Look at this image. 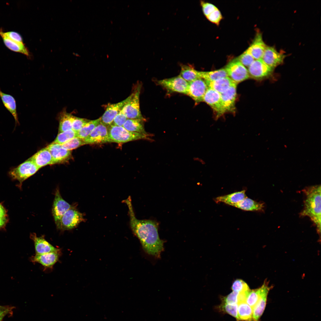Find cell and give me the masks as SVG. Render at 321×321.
Masks as SVG:
<instances>
[{
	"mask_svg": "<svg viewBox=\"0 0 321 321\" xmlns=\"http://www.w3.org/2000/svg\"><path fill=\"white\" fill-rule=\"evenodd\" d=\"M201 4L202 7L203 12L205 15L207 17L217 8L213 4L202 1Z\"/></svg>",
	"mask_w": 321,
	"mask_h": 321,
	"instance_id": "cell-45",
	"label": "cell"
},
{
	"mask_svg": "<svg viewBox=\"0 0 321 321\" xmlns=\"http://www.w3.org/2000/svg\"><path fill=\"white\" fill-rule=\"evenodd\" d=\"M237 85L236 83L233 84L226 91L220 94L221 101L226 112H235Z\"/></svg>",
	"mask_w": 321,
	"mask_h": 321,
	"instance_id": "cell-17",
	"label": "cell"
},
{
	"mask_svg": "<svg viewBox=\"0 0 321 321\" xmlns=\"http://www.w3.org/2000/svg\"><path fill=\"white\" fill-rule=\"evenodd\" d=\"M0 36H4L14 41L23 43L21 36L17 32L9 31L4 32L2 29H0Z\"/></svg>",
	"mask_w": 321,
	"mask_h": 321,
	"instance_id": "cell-40",
	"label": "cell"
},
{
	"mask_svg": "<svg viewBox=\"0 0 321 321\" xmlns=\"http://www.w3.org/2000/svg\"><path fill=\"white\" fill-rule=\"evenodd\" d=\"M240 209L250 211H260L263 210L264 203L257 202L247 197L232 205Z\"/></svg>",
	"mask_w": 321,
	"mask_h": 321,
	"instance_id": "cell-26",
	"label": "cell"
},
{
	"mask_svg": "<svg viewBox=\"0 0 321 321\" xmlns=\"http://www.w3.org/2000/svg\"><path fill=\"white\" fill-rule=\"evenodd\" d=\"M84 220L83 214L72 206L62 218L60 229L66 230L74 228Z\"/></svg>",
	"mask_w": 321,
	"mask_h": 321,
	"instance_id": "cell-9",
	"label": "cell"
},
{
	"mask_svg": "<svg viewBox=\"0 0 321 321\" xmlns=\"http://www.w3.org/2000/svg\"><path fill=\"white\" fill-rule=\"evenodd\" d=\"M271 288L269 286L267 282L265 281L259 288L250 290L247 295L246 302L253 308L263 294L266 291L270 290Z\"/></svg>",
	"mask_w": 321,
	"mask_h": 321,
	"instance_id": "cell-25",
	"label": "cell"
},
{
	"mask_svg": "<svg viewBox=\"0 0 321 321\" xmlns=\"http://www.w3.org/2000/svg\"><path fill=\"white\" fill-rule=\"evenodd\" d=\"M83 140L85 144L110 142L108 127L100 122Z\"/></svg>",
	"mask_w": 321,
	"mask_h": 321,
	"instance_id": "cell-13",
	"label": "cell"
},
{
	"mask_svg": "<svg viewBox=\"0 0 321 321\" xmlns=\"http://www.w3.org/2000/svg\"><path fill=\"white\" fill-rule=\"evenodd\" d=\"M110 142L124 143L142 139H148L147 135L129 131L123 126L111 125L108 127Z\"/></svg>",
	"mask_w": 321,
	"mask_h": 321,
	"instance_id": "cell-3",
	"label": "cell"
},
{
	"mask_svg": "<svg viewBox=\"0 0 321 321\" xmlns=\"http://www.w3.org/2000/svg\"><path fill=\"white\" fill-rule=\"evenodd\" d=\"M157 84L169 93L176 92L187 94L188 83L180 75L158 81Z\"/></svg>",
	"mask_w": 321,
	"mask_h": 321,
	"instance_id": "cell-6",
	"label": "cell"
},
{
	"mask_svg": "<svg viewBox=\"0 0 321 321\" xmlns=\"http://www.w3.org/2000/svg\"><path fill=\"white\" fill-rule=\"evenodd\" d=\"M231 288L233 291L241 293L250 289L247 284L243 281L237 279L233 282Z\"/></svg>",
	"mask_w": 321,
	"mask_h": 321,
	"instance_id": "cell-38",
	"label": "cell"
},
{
	"mask_svg": "<svg viewBox=\"0 0 321 321\" xmlns=\"http://www.w3.org/2000/svg\"><path fill=\"white\" fill-rule=\"evenodd\" d=\"M29 158L39 169L47 165L53 164L52 156L46 147L40 150Z\"/></svg>",
	"mask_w": 321,
	"mask_h": 321,
	"instance_id": "cell-21",
	"label": "cell"
},
{
	"mask_svg": "<svg viewBox=\"0 0 321 321\" xmlns=\"http://www.w3.org/2000/svg\"><path fill=\"white\" fill-rule=\"evenodd\" d=\"M244 66L249 67L255 59L251 54L246 50L237 58Z\"/></svg>",
	"mask_w": 321,
	"mask_h": 321,
	"instance_id": "cell-41",
	"label": "cell"
},
{
	"mask_svg": "<svg viewBox=\"0 0 321 321\" xmlns=\"http://www.w3.org/2000/svg\"><path fill=\"white\" fill-rule=\"evenodd\" d=\"M60 251L51 252L42 254H36L31 258L33 262L40 264L45 268H52L58 261Z\"/></svg>",
	"mask_w": 321,
	"mask_h": 321,
	"instance_id": "cell-19",
	"label": "cell"
},
{
	"mask_svg": "<svg viewBox=\"0 0 321 321\" xmlns=\"http://www.w3.org/2000/svg\"><path fill=\"white\" fill-rule=\"evenodd\" d=\"M206 17L209 21L218 25L222 17L220 12L218 8Z\"/></svg>",
	"mask_w": 321,
	"mask_h": 321,
	"instance_id": "cell-44",
	"label": "cell"
},
{
	"mask_svg": "<svg viewBox=\"0 0 321 321\" xmlns=\"http://www.w3.org/2000/svg\"><path fill=\"white\" fill-rule=\"evenodd\" d=\"M85 144L83 139L75 137L61 145L64 149L71 151Z\"/></svg>",
	"mask_w": 321,
	"mask_h": 321,
	"instance_id": "cell-36",
	"label": "cell"
},
{
	"mask_svg": "<svg viewBox=\"0 0 321 321\" xmlns=\"http://www.w3.org/2000/svg\"><path fill=\"white\" fill-rule=\"evenodd\" d=\"M72 115L67 113L65 109L60 113L59 116V133L72 129Z\"/></svg>",
	"mask_w": 321,
	"mask_h": 321,
	"instance_id": "cell-32",
	"label": "cell"
},
{
	"mask_svg": "<svg viewBox=\"0 0 321 321\" xmlns=\"http://www.w3.org/2000/svg\"><path fill=\"white\" fill-rule=\"evenodd\" d=\"M11 309V308L9 307L1 306L0 307V321L10 312Z\"/></svg>",
	"mask_w": 321,
	"mask_h": 321,
	"instance_id": "cell-46",
	"label": "cell"
},
{
	"mask_svg": "<svg viewBox=\"0 0 321 321\" xmlns=\"http://www.w3.org/2000/svg\"><path fill=\"white\" fill-rule=\"evenodd\" d=\"M285 57L284 54L278 52L274 48L267 46L261 59L266 64L274 68L282 63Z\"/></svg>",
	"mask_w": 321,
	"mask_h": 321,
	"instance_id": "cell-16",
	"label": "cell"
},
{
	"mask_svg": "<svg viewBox=\"0 0 321 321\" xmlns=\"http://www.w3.org/2000/svg\"><path fill=\"white\" fill-rule=\"evenodd\" d=\"M72 130L76 133L90 120L75 116H72Z\"/></svg>",
	"mask_w": 321,
	"mask_h": 321,
	"instance_id": "cell-39",
	"label": "cell"
},
{
	"mask_svg": "<svg viewBox=\"0 0 321 321\" xmlns=\"http://www.w3.org/2000/svg\"><path fill=\"white\" fill-rule=\"evenodd\" d=\"M239 294L237 292L233 291L227 295L223 298L222 303L231 305L238 304Z\"/></svg>",
	"mask_w": 321,
	"mask_h": 321,
	"instance_id": "cell-42",
	"label": "cell"
},
{
	"mask_svg": "<svg viewBox=\"0 0 321 321\" xmlns=\"http://www.w3.org/2000/svg\"><path fill=\"white\" fill-rule=\"evenodd\" d=\"M72 206L61 196L59 188L56 190L55 198L53 204L52 213L57 228L60 229L62 218L63 215Z\"/></svg>",
	"mask_w": 321,
	"mask_h": 321,
	"instance_id": "cell-8",
	"label": "cell"
},
{
	"mask_svg": "<svg viewBox=\"0 0 321 321\" xmlns=\"http://www.w3.org/2000/svg\"><path fill=\"white\" fill-rule=\"evenodd\" d=\"M7 219L6 217H0V229L4 226L7 222Z\"/></svg>",
	"mask_w": 321,
	"mask_h": 321,
	"instance_id": "cell-48",
	"label": "cell"
},
{
	"mask_svg": "<svg viewBox=\"0 0 321 321\" xmlns=\"http://www.w3.org/2000/svg\"><path fill=\"white\" fill-rule=\"evenodd\" d=\"M201 78L205 80L212 81L220 78L228 77L225 69H221L210 72L200 71Z\"/></svg>",
	"mask_w": 321,
	"mask_h": 321,
	"instance_id": "cell-33",
	"label": "cell"
},
{
	"mask_svg": "<svg viewBox=\"0 0 321 321\" xmlns=\"http://www.w3.org/2000/svg\"><path fill=\"white\" fill-rule=\"evenodd\" d=\"M30 237L33 241L36 254L60 251L59 249L55 248L46 240L44 235L38 237L35 233H32L31 234Z\"/></svg>",
	"mask_w": 321,
	"mask_h": 321,
	"instance_id": "cell-18",
	"label": "cell"
},
{
	"mask_svg": "<svg viewBox=\"0 0 321 321\" xmlns=\"http://www.w3.org/2000/svg\"><path fill=\"white\" fill-rule=\"evenodd\" d=\"M128 208L130 224L134 233L139 240L148 254L159 258L164 250V241L159 237L158 223L150 220H139L135 217L130 196L124 201Z\"/></svg>",
	"mask_w": 321,
	"mask_h": 321,
	"instance_id": "cell-1",
	"label": "cell"
},
{
	"mask_svg": "<svg viewBox=\"0 0 321 321\" xmlns=\"http://www.w3.org/2000/svg\"><path fill=\"white\" fill-rule=\"evenodd\" d=\"M6 211L3 206L0 204V217H6Z\"/></svg>",
	"mask_w": 321,
	"mask_h": 321,
	"instance_id": "cell-47",
	"label": "cell"
},
{
	"mask_svg": "<svg viewBox=\"0 0 321 321\" xmlns=\"http://www.w3.org/2000/svg\"><path fill=\"white\" fill-rule=\"evenodd\" d=\"M270 290L265 291L252 308L253 321H259L265 310L267 296Z\"/></svg>",
	"mask_w": 321,
	"mask_h": 321,
	"instance_id": "cell-28",
	"label": "cell"
},
{
	"mask_svg": "<svg viewBox=\"0 0 321 321\" xmlns=\"http://www.w3.org/2000/svg\"><path fill=\"white\" fill-rule=\"evenodd\" d=\"M203 101L213 109L215 119H218L226 113L221 101L220 94L214 90L208 88L204 97Z\"/></svg>",
	"mask_w": 321,
	"mask_h": 321,
	"instance_id": "cell-10",
	"label": "cell"
},
{
	"mask_svg": "<svg viewBox=\"0 0 321 321\" xmlns=\"http://www.w3.org/2000/svg\"><path fill=\"white\" fill-rule=\"evenodd\" d=\"M145 120L136 119H128L123 126L127 130L148 136L145 131L144 122Z\"/></svg>",
	"mask_w": 321,
	"mask_h": 321,
	"instance_id": "cell-27",
	"label": "cell"
},
{
	"mask_svg": "<svg viewBox=\"0 0 321 321\" xmlns=\"http://www.w3.org/2000/svg\"><path fill=\"white\" fill-rule=\"evenodd\" d=\"M0 97L6 108L12 115L15 120V125H19L15 100L10 95L3 92L0 88Z\"/></svg>",
	"mask_w": 321,
	"mask_h": 321,
	"instance_id": "cell-22",
	"label": "cell"
},
{
	"mask_svg": "<svg viewBox=\"0 0 321 321\" xmlns=\"http://www.w3.org/2000/svg\"><path fill=\"white\" fill-rule=\"evenodd\" d=\"M141 85L139 84L123 107L122 110L128 119H136L145 120L141 112L139 96Z\"/></svg>",
	"mask_w": 321,
	"mask_h": 321,
	"instance_id": "cell-4",
	"label": "cell"
},
{
	"mask_svg": "<svg viewBox=\"0 0 321 321\" xmlns=\"http://www.w3.org/2000/svg\"><path fill=\"white\" fill-rule=\"evenodd\" d=\"M1 306H0V307Z\"/></svg>",
	"mask_w": 321,
	"mask_h": 321,
	"instance_id": "cell-49",
	"label": "cell"
},
{
	"mask_svg": "<svg viewBox=\"0 0 321 321\" xmlns=\"http://www.w3.org/2000/svg\"><path fill=\"white\" fill-rule=\"evenodd\" d=\"M226 70L229 77L237 84L248 79V70L238 60H233L226 66Z\"/></svg>",
	"mask_w": 321,
	"mask_h": 321,
	"instance_id": "cell-7",
	"label": "cell"
},
{
	"mask_svg": "<svg viewBox=\"0 0 321 321\" xmlns=\"http://www.w3.org/2000/svg\"><path fill=\"white\" fill-rule=\"evenodd\" d=\"M39 169L29 158L17 166L12 168L9 174L13 179L20 184L35 174Z\"/></svg>",
	"mask_w": 321,
	"mask_h": 321,
	"instance_id": "cell-5",
	"label": "cell"
},
{
	"mask_svg": "<svg viewBox=\"0 0 321 321\" xmlns=\"http://www.w3.org/2000/svg\"><path fill=\"white\" fill-rule=\"evenodd\" d=\"M46 147L51 155L53 164L66 162L72 158L71 151L64 149L61 144L53 142Z\"/></svg>",
	"mask_w": 321,
	"mask_h": 321,
	"instance_id": "cell-14",
	"label": "cell"
},
{
	"mask_svg": "<svg viewBox=\"0 0 321 321\" xmlns=\"http://www.w3.org/2000/svg\"><path fill=\"white\" fill-rule=\"evenodd\" d=\"M267 46L263 40L261 34L258 33L251 44L246 51L254 59H261Z\"/></svg>",
	"mask_w": 321,
	"mask_h": 321,
	"instance_id": "cell-20",
	"label": "cell"
},
{
	"mask_svg": "<svg viewBox=\"0 0 321 321\" xmlns=\"http://www.w3.org/2000/svg\"><path fill=\"white\" fill-rule=\"evenodd\" d=\"M129 98V97L116 103H109L104 113L100 117V123L107 127L111 125L114 119L122 110Z\"/></svg>",
	"mask_w": 321,
	"mask_h": 321,
	"instance_id": "cell-15",
	"label": "cell"
},
{
	"mask_svg": "<svg viewBox=\"0 0 321 321\" xmlns=\"http://www.w3.org/2000/svg\"><path fill=\"white\" fill-rule=\"evenodd\" d=\"M321 185L307 187L303 191L305 195L304 207L300 213L302 217H309L316 227L319 235L321 233Z\"/></svg>",
	"mask_w": 321,
	"mask_h": 321,
	"instance_id": "cell-2",
	"label": "cell"
},
{
	"mask_svg": "<svg viewBox=\"0 0 321 321\" xmlns=\"http://www.w3.org/2000/svg\"><path fill=\"white\" fill-rule=\"evenodd\" d=\"M186 95L191 97L196 103L203 101L208 87L205 80L199 78L188 82Z\"/></svg>",
	"mask_w": 321,
	"mask_h": 321,
	"instance_id": "cell-11",
	"label": "cell"
},
{
	"mask_svg": "<svg viewBox=\"0 0 321 321\" xmlns=\"http://www.w3.org/2000/svg\"><path fill=\"white\" fill-rule=\"evenodd\" d=\"M188 82L201 78L200 71L196 70L191 65H182L179 75Z\"/></svg>",
	"mask_w": 321,
	"mask_h": 321,
	"instance_id": "cell-31",
	"label": "cell"
},
{
	"mask_svg": "<svg viewBox=\"0 0 321 321\" xmlns=\"http://www.w3.org/2000/svg\"><path fill=\"white\" fill-rule=\"evenodd\" d=\"M238 321H253V309L245 301L238 304Z\"/></svg>",
	"mask_w": 321,
	"mask_h": 321,
	"instance_id": "cell-30",
	"label": "cell"
},
{
	"mask_svg": "<svg viewBox=\"0 0 321 321\" xmlns=\"http://www.w3.org/2000/svg\"><path fill=\"white\" fill-rule=\"evenodd\" d=\"M100 123V118L87 122L77 132V137L84 139L90 133L94 128Z\"/></svg>",
	"mask_w": 321,
	"mask_h": 321,
	"instance_id": "cell-34",
	"label": "cell"
},
{
	"mask_svg": "<svg viewBox=\"0 0 321 321\" xmlns=\"http://www.w3.org/2000/svg\"><path fill=\"white\" fill-rule=\"evenodd\" d=\"M205 81L208 88L214 90L220 94L225 92L232 85L236 83L229 77L222 78L212 81Z\"/></svg>",
	"mask_w": 321,
	"mask_h": 321,
	"instance_id": "cell-23",
	"label": "cell"
},
{
	"mask_svg": "<svg viewBox=\"0 0 321 321\" xmlns=\"http://www.w3.org/2000/svg\"><path fill=\"white\" fill-rule=\"evenodd\" d=\"M245 192V190H243L228 195L219 196L215 198L214 200L217 203L222 202L232 206L247 197Z\"/></svg>",
	"mask_w": 321,
	"mask_h": 321,
	"instance_id": "cell-24",
	"label": "cell"
},
{
	"mask_svg": "<svg viewBox=\"0 0 321 321\" xmlns=\"http://www.w3.org/2000/svg\"><path fill=\"white\" fill-rule=\"evenodd\" d=\"M274 69L266 64L261 59L254 60L248 67V71L251 77L260 80L270 76Z\"/></svg>",
	"mask_w": 321,
	"mask_h": 321,
	"instance_id": "cell-12",
	"label": "cell"
},
{
	"mask_svg": "<svg viewBox=\"0 0 321 321\" xmlns=\"http://www.w3.org/2000/svg\"><path fill=\"white\" fill-rule=\"evenodd\" d=\"M76 134L77 133L72 129L59 133L53 142L62 144L77 137Z\"/></svg>",
	"mask_w": 321,
	"mask_h": 321,
	"instance_id": "cell-35",
	"label": "cell"
},
{
	"mask_svg": "<svg viewBox=\"0 0 321 321\" xmlns=\"http://www.w3.org/2000/svg\"><path fill=\"white\" fill-rule=\"evenodd\" d=\"M128 119L122 109L113 120L111 125L123 126Z\"/></svg>",
	"mask_w": 321,
	"mask_h": 321,
	"instance_id": "cell-43",
	"label": "cell"
},
{
	"mask_svg": "<svg viewBox=\"0 0 321 321\" xmlns=\"http://www.w3.org/2000/svg\"><path fill=\"white\" fill-rule=\"evenodd\" d=\"M220 307L223 311L234 317L238 321V304L231 305L222 303Z\"/></svg>",
	"mask_w": 321,
	"mask_h": 321,
	"instance_id": "cell-37",
	"label": "cell"
},
{
	"mask_svg": "<svg viewBox=\"0 0 321 321\" xmlns=\"http://www.w3.org/2000/svg\"><path fill=\"white\" fill-rule=\"evenodd\" d=\"M5 45L10 50L24 54L27 56H30L29 52L23 43L16 42L4 36H1Z\"/></svg>",
	"mask_w": 321,
	"mask_h": 321,
	"instance_id": "cell-29",
	"label": "cell"
}]
</instances>
